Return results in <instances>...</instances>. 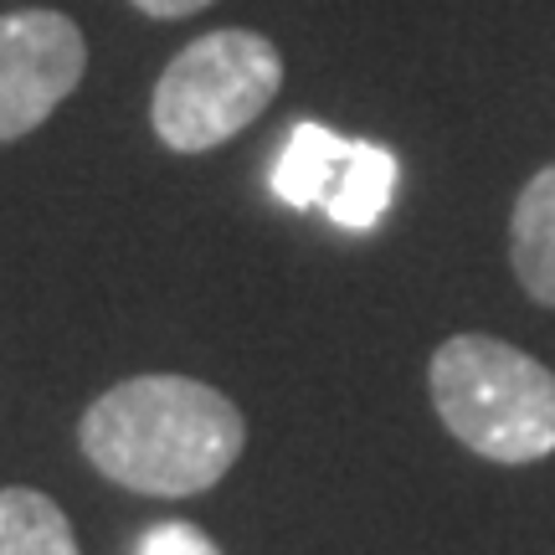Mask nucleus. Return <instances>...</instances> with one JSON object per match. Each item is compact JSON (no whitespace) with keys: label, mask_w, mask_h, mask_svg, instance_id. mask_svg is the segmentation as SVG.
Here are the masks:
<instances>
[{"label":"nucleus","mask_w":555,"mask_h":555,"mask_svg":"<svg viewBox=\"0 0 555 555\" xmlns=\"http://www.w3.org/2000/svg\"><path fill=\"white\" fill-rule=\"evenodd\" d=\"M82 453L134 494L191 499L242 457L247 422L217 386L191 376H134L82 412Z\"/></svg>","instance_id":"nucleus-1"},{"label":"nucleus","mask_w":555,"mask_h":555,"mask_svg":"<svg viewBox=\"0 0 555 555\" xmlns=\"http://www.w3.org/2000/svg\"><path fill=\"white\" fill-rule=\"evenodd\" d=\"M433 406L442 427L489 463L555 453V371L494 335H457L433 350Z\"/></svg>","instance_id":"nucleus-2"},{"label":"nucleus","mask_w":555,"mask_h":555,"mask_svg":"<svg viewBox=\"0 0 555 555\" xmlns=\"http://www.w3.org/2000/svg\"><path fill=\"white\" fill-rule=\"evenodd\" d=\"M283 88V52L262 31L221 26L159 73L150 124L176 155H206L237 139Z\"/></svg>","instance_id":"nucleus-3"},{"label":"nucleus","mask_w":555,"mask_h":555,"mask_svg":"<svg viewBox=\"0 0 555 555\" xmlns=\"http://www.w3.org/2000/svg\"><path fill=\"white\" fill-rule=\"evenodd\" d=\"M88 73V41L62 11L0 16V144L26 139L57 114Z\"/></svg>","instance_id":"nucleus-4"},{"label":"nucleus","mask_w":555,"mask_h":555,"mask_svg":"<svg viewBox=\"0 0 555 555\" xmlns=\"http://www.w3.org/2000/svg\"><path fill=\"white\" fill-rule=\"evenodd\" d=\"M509 258H515L519 288L555 309V165L525 180L509 221Z\"/></svg>","instance_id":"nucleus-5"},{"label":"nucleus","mask_w":555,"mask_h":555,"mask_svg":"<svg viewBox=\"0 0 555 555\" xmlns=\"http://www.w3.org/2000/svg\"><path fill=\"white\" fill-rule=\"evenodd\" d=\"M397 176H401V165L391 150H380L371 139H356L345 165H339L335 191L324 196L319 211L335 221L339 232H371L391 211V201H397Z\"/></svg>","instance_id":"nucleus-6"},{"label":"nucleus","mask_w":555,"mask_h":555,"mask_svg":"<svg viewBox=\"0 0 555 555\" xmlns=\"http://www.w3.org/2000/svg\"><path fill=\"white\" fill-rule=\"evenodd\" d=\"M356 139L335 134L324 124H294V134L283 144V155L273 165V196L294 211H319L324 196L335 191L339 165L350 155Z\"/></svg>","instance_id":"nucleus-7"},{"label":"nucleus","mask_w":555,"mask_h":555,"mask_svg":"<svg viewBox=\"0 0 555 555\" xmlns=\"http://www.w3.org/2000/svg\"><path fill=\"white\" fill-rule=\"evenodd\" d=\"M0 555H78L57 499L37 489H0Z\"/></svg>","instance_id":"nucleus-8"},{"label":"nucleus","mask_w":555,"mask_h":555,"mask_svg":"<svg viewBox=\"0 0 555 555\" xmlns=\"http://www.w3.org/2000/svg\"><path fill=\"white\" fill-rule=\"evenodd\" d=\"M139 555H221V551H217V540L206 535V530L170 519V525H155L150 535L139 540Z\"/></svg>","instance_id":"nucleus-9"},{"label":"nucleus","mask_w":555,"mask_h":555,"mask_svg":"<svg viewBox=\"0 0 555 555\" xmlns=\"http://www.w3.org/2000/svg\"><path fill=\"white\" fill-rule=\"evenodd\" d=\"M206 5H217V0H134V11H144V16H155V21L196 16V11H206Z\"/></svg>","instance_id":"nucleus-10"}]
</instances>
